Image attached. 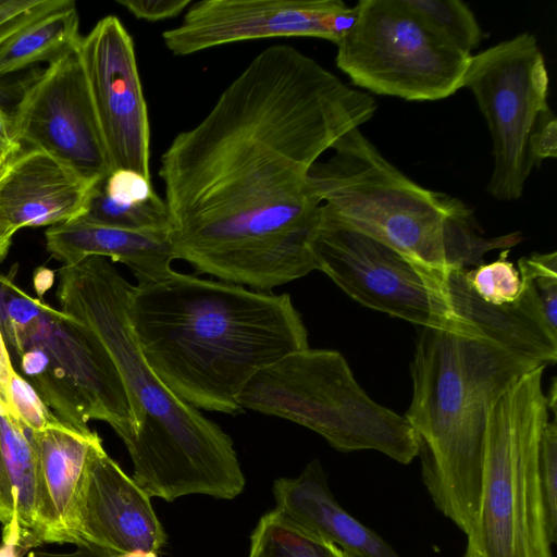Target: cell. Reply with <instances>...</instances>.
I'll use <instances>...</instances> for the list:
<instances>
[{
  "mask_svg": "<svg viewBox=\"0 0 557 557\" xmlns=\"http://www.w3.org/2000/svg\"><path fill=\"white\" fill-rule=\"evenodd\" d=\"M376 108L294 47L261 51L161 156L175 258L263 293L315 270L310 170Z\"/></svg>",
  "mask_w": 557,
  "mask_h": 557,
  "instance_id": "obj_1",
  "label": "cell"
},
{
  "mask_svg": "<svg viewBox=\"0 0 557 557\" xmlns=\"http://www.w3.org/2000/svg\"><path fill=\"white\" fill-rule=\"evenodd\" d=\"M128 321L145 361L187 405L235 414L251 376L309 347L289 294L249 289L173 270L133 285Z\"/></svg>",
  "mask_w": 557,
  "mask_h": 557,
  "instance_id": "obj_2",
  "label": "cell"
},
{
  "mask_svg": "<svg viewBox=\"0 0 557 557\" xmlns=\"http://www.w3.org/2000/svg\"><path fill=\"white\" fill-rule=\"evenodd\" d=\"M103 257L58 270L60 310L91 330L113 358L136 420L125 438L132 479L151 498L187 495L233 499L245 476L231 436L198 409L174 396L149 368L128 321L132 289Z\"/></svg>",
  "mask_w": 557,
  "mask_h": 557,
  "instance_id": "obj_3",
  "label": "cell"
},
{
  "mask_svg": "<svg viewBox=\"0 0 557 557\" xmlns=\"http://www.w3.org/2000/svg\"><path fill=\"white\" fill-rule=\"evenodd\" d=\"M541 364L490 338L419 332L404 417L416 432L422 480L435 507L465 534L478 511L491 412L512 384Z\"/></svg>",
  "mask_w": 557,
  "mask_h": 557,
  "instance_id": "obj_4",
  "label": "cell"
},
{
  "mask_svg": "<svg viewBox=\"0 0 557 557\" xmlns=\"http://www.w3.org/2000/svg\"><path fill=\"white\" fill-rule=\"evenodd\" d=\"M331 149L333 156L315 162L309 173L325 210L422 270L448 274L478 267L487 251L522 240L519 232L483 237L462 200L409 178L359 128Z\"/></svg>",
  "mask_w": 557,
  "mask_h": 557,
  "instance_id": "obj_5",
  "label": "cell"
},
{
  "mask_svg": "<svg viewBox=\"0 0 557 557\" xmlns=\"http://www.w3.org/2000/svg\"><path fill=\"white\" fill-rule=\"evenodd\" d=\"M0 330L18 374L67 429L92 436L88 423L99 420L122 441L135 432L128 393L102 342L1 273Z\"/></svg>",
  "mask_w": 557,
  "mask_h": 557,
  "instance_id": "obj_6",
  "label": "cell"
},
{
  "mask_svg": "<svg viewBox=\"0 0 557 557\" xmlns=\"http://www.w3.org/2000/svg\"><path fill=\"white\" fill-rule=\"evenodd\" d=\"M545 368L522 375L491 412L480 500L463 557H554L539 471L549 412L542 386Z\"/></svg>",
  "mask_w": 557,
  "mask_h": 557,
  "instance_id": "obj_7",
  "label": "cell"
},
{
  "mask_svg": "<svg viewBox=\"0 0 557 557\" xmlns=\"http://www.w3.org/2000/svg\"><path fill=\"white\" fill-rule=\"evenodd\" d=\"M237 401L306 426L339 451L376 450L404 465L418 457L408 420L371 399L336 350L285 355L256 372Z\"/></svg>",
  "mask_w": 557,
  "mask_h": 557,
  "instance_id": "obj_8",
  "label": "cell"
},
{
  "mask_svg": "<svg viewBox=\"0 0 557 557\" xmlns=\"http://www.w3.org/2000/svg\"><path fill=\"white\" fill-rule=\"evenodd\" d=\"M315 270L359 304L421 327L485 337L492 308L466 270H422L386 245L347 226L321 206L310 242Z\"/></svg>",
  "mask_w": 557,
  "mask_h": 557,
  "instance_id": "obj_9",
  "label": "cell"
},
{
  "mask_svg": "<svg viewBox=\"0 0 557 557\" xmlns=\"http://www.w3.org/2000/svg\"><path fill=\"white\" fill-rule=\"evenodd\" d=\"M357 7L335 58L354 85L409 101L441 100L462 88L472 54L455 47L404 0H360Z\"/></svg>",
  "mask_w": 557,
  "mask_h": 557,
  "instance_id": "obj_10",
  "label": "cell"
},
{
  "mask_svg": "<svg viewBox=\"0 0 557 557\" xmlns=\"http://www.w3.org/2000/svg\"><path fill=\"white\" fill-rule=\"evenodd\" d=\"M462 87L473 94L492 137L487 191L499 201L518 200L533 168L532 127L549 108V76L536 37L520 33L471 55Z\"/></svg>",
  "mask_w": 557,
  "mask_h": 557,
  "instance_id": "obj_11",
  "label": "cell"
},
{
  "mask_svg": "<svg viewBox=\"0 0 557 557\" xmlns=\"http://www.w3.org/2000/svg\"><path fill=\"white\" fill-rule=\"evenodd\" d=\"M11 116L22 146L50 154L88 184L112 173L78 44L25 86Z\"/></svg>",
  "mask_w": 557,
  "mask_h": 557,
  "instance_id": "obj_12",
  "label": "cell"
},
{
  "mask_svg": "<svg viewBox=\"0 0 557 557\" xmlns=\"http://www.w3.org/2000/svg\"><path fill=\"white\" fill-rule=\"evenodd\" d=\"M357 15V4L341 0H202L162 38L175 55L276 37H315L337 45Z\"/></svg>",
  "mask_w": 557,
  "mask_h": 557,
  "instance_id": "obj_13",
  "label": "cell"
},
{
  "mask_svg": "<svg viewBox=\"0 0 557 557\" xmlns=\"http://www.w3.org/2000/svg\"><path fill=\"white\" fill-rule=\"evenodd\" d=\"M78 52L113 170L151 178L149 119L131 35L107 15L81 37Z\"/></svg>",
  "mask_w": 557,
  "mask_h": 557,
  "instance_id": "obj_14",
  "label": "cell"
},
{
  "mask_svg": "<svg viewBox=\"0 0 557 557\" xmlns=\"http://www.w3.org/2000/svg\"><path fill=\"white\" fill-rule=\"evenodd\" d=\"M77 547L106 554L161 552L163 527L150 497L99 444L92 451L79 494Z\"/></svg>",
  "mask_w": 557,
  "mask_h": 557,
  "instance_id": "obj_15",
  "label": "cell"
},
{
  "mask_svg": "<svg viewBox=\"0 0 557 557\" xmlns=\"http://www.w3.org/2000/svg\"><path fill=\"white\" fill-rule=\"evenodd\" d=\"M94 186L50 154L22 149L0 176V223L17 232L75 220L86 213Z\"/></svg>",
  "mask_w": 557,
  "mask_h": 557,
  "instance_id": "obj_16",
  "label": "cell"
},
{
  "mask_svg": "<svg viewBox=\"0 0 557 557\" xmlns=\"http://www.w3.org/2000/svg\"><path fill=\"white\" fill-rule=\"evenodd\" d=\"M45 239L47 251L62 265L103 257L127 265L138 284L168 276L176 260L170 231H132L77 218L48 227Z\"/></svg>",
  "mask_w": 557,
  "mask_h": 557,
  "instance_id": "obj_17",
  "label": "cell"
},
{
  "mask_svg": "<svg viewBox=\"0 0 557 557\" xmlns=\"http://www.w3.org/2000/svg\"><path fill=\"white\" fill-rule=\"evenodd\" d=\"M32 436L37 454L45 544L77 547L79 494L91 454L102 440L97 432L84 436L69 429L32 431Z\"/></svg>",
  "mask_w": 557,
  "mask_h": 557,
  "instance_id": "obj_18",
  "label": "cell"
},
{
  "mask_svg": "<svg viewBox=\"0 0 557 557\" xmlns=\"http://www.w3.org/2000/svg\"><path fill=\"white\" fill-rule=\"evenodd\" d=\"M275 509L317 532L354 557H400L394 548L342 508L318 460L296 478L274 481Z\"/></svg>",
  "mask_w": 557,
  "mask_h": 557,
  "instance_id": "obj_19",
  "label": "cell"
},
{
  "mask_svg": "<svg viewBox=\"0 0 557 557\" xmlns=\"http://www.w3.org/2000/svg\"><path fill=\"white\" fill-rule=\"evenodd\" d=\"M0 523L2 543L20 554L45 544L32 430L0 407Z\"/></svg>",
  "mask_w": 557,
  "mask_h": 557,
  "instance_id": "obj_20",
  "label": "cell"
},
{
  "mask_svg": "<svg viewBox=\"0 0 557 557\" xmlns=\"http://www.w3.org/2000/svg\"><path fill=\"white\" fill-rule=\"evenodd\" d=\"M81 37L76 3L69 0L0 44V78L35 63L53 62Z\"/></svg>",
  "mask_w": 557,
  "mask_h": 557,
  "instance_id": "obj_21",
  "label": "cell"
},
{
  "mask_svg": "<svg viewBox=\"0 0 557 557\" xmlns=\"http://www.w3.org/2000/svg\"><path fill=\"white\" fill-rule=\"evenodd\" d=\"M248 557H354L275 508L264 513L250 536Z\"/></svg>",
  "mask_w": 557,
  "mask_h": 557,
  "instance_id": "obj_22",
  "label": "cell"
},
{
  "mask_svg": "<svg viewBox=\"0 0 557 557\" xmlns=\"http://www.w3.org/2000/svg\"><path fill=\"white\" fill-rule=\"evenodd\" d=\"M101 182L94 186L86 213L81 216L82 219L132 231L171 230L168 206L157 194L140 205H122L106 195Z\"/></svg>",
  "mask_w": 557,
  "mask_h": 557,
  "instance_id": "obj_23",
  "label": "cell"
},
{
  "mask_svg": "<svg viewBox=\"0 0 557 557\" xmlns=\"http://www.w3.org/2000/svg\"><path fill=\"white\" fill-rule=\"evenodd\" d=\"M426 24L467 54L476 49L484 33L471 11L460 0H404Z\"/></svg>",
  "mask_w": 557,
  "mask_h": 557,
  "instance_id": "obj_24",
  "label": "cell"
},
{
  "mask_svg": "<svg viewBox=\"0 0 557 557\" xmlns=\"http://www.w3.org/2000/svg\"><path fill=\"white\" fill-rule=\"evenodd\" d=\"M510 249H503L497 260L482 263L473 270H466V277L475 294L485 302L509 306L519 301L523 282L519 270L507 257Z\"/></svg>",
  "mask_w": 557,
  "mask_h": 557,
  "instance_id": "obj_25",
  "label": "cell"
},
{
  "mask_svg": "<svg viewBox=\"0 0 557 557\" xmlns=\"http://www.w3.org/2000/svg\"><path fill=\"white\" fill-rule=\"evenodd\" d=\"M547 421L539 444V471L545 507L548 536L552 544L557 540V421Z\"/></svg>",
  "mask_w": 557,
  "mask_h": 557,
  "instance_id": "obj_26",
  "label": "cell"
},
{
  "mask_svg": "<svg viewBox=\"0 0 557 557\" xmlns=\"http://www.w3.org/2000/svg\"><path fill=\"white\" fill-rule=\"evenodd\" d=\"M10 399L15 418L29 430L67 429L17 371L11 379Z\"/></svg>",
  "mask_w": 557,
  "mask_h": 557,
  "instance_id": "obj_27",
  "label": "cell"
},
{
  "mask_svg": "<svg viewBox=\"0 0 557 557\" xmlns=\"http://www.w3.org/2000/svg\"><path fill=\"white\" fill-rule=\"evenodd\" d=\"M518 265L533 278L547 323L557 332V253H533L522 257Z\"/></svg>",
  "mask_w": 557,
  "mask_h": 557,
  "instance_id": "obj_28",
  "label": "cell"
},
{
  "mask_svg": "<svg viewBox=\"0 0 557 557\" xmlns=\"http://www.w3.org/2000/svg\"><path fill=\"white\" fill-rule=\"evenodd\" d=\"M69 0H7L0 7V44Z\"/></svg>",
  "mask_w": 557,
  "mask_h": 557,
  "instance_id": "obj_29",
  "label": "cell"
},
{
  "mask_svg": "<svg viewBox=\"0 0 557 557\" xmlns=\"http://www.w3.org/2000/svg\"><path fill=\"white\" fill-rule=\"evenodd\" d=\"M101 186L111 200L129 206L144 203L157 194L151 178L127 169L113 170Z\"/></svg>",
  "mask_w": 557,
  "mask_h": 557,
  "instance_id": "obj_30",
  "label": "cell"
},
{
  "mask_svg": "<svg viewBox=\"0 0 557 557\" xmlns=\"http://www.w3.org/2000/svg\"><path fill=\"white\" fill-rule=\"evenodd\" d=\"M528 150L533 166L557 157V120L550 108L539 114L528 140Z\"/></svg>",
  "mask_w": 557,
  "mask_h": 557,
  "instance_id": "obj_31",
  "label": "cell"
},
{
  "mask_svg": "<svg viewBox=\"0 0 557 557\" xmlns=\"http://www.w3.org/2000/svg\"><path fill=\"white\" fill-rule=\"evenodd\" d=\"M189 0H117L136 18L148 22L169 20L180 15Z\"/></svg>",
  "mask_w": 557,
  "mask_h": 557,
  "instance_id": "obj_32",
  "label": "cell"
},
{
  "mask_svg": "<svg viewBox=\"0 0 557 557\" xmlns=\"http://www.w3.org/2000/svg\"><path fill=\"white\" fill-rule=\"evenodd\" d=\"M15 372L16 370L0 330V407L4 412L14 418L15 416L10 399V385L11 379Z\"/></svg>",
  "mask_w": 557,
  "mask_h": 557,
  "instance_id": "obj_33",
  "label": "cell"
},
{
  "mask_svg": "<svg viewBox=\"0 0 557 557\" xmlns=\"http://www.w3.org/2000/svg\"><path fill=\"white\" fill-rule=\"evenodd\" d=\"M23 149L18 141L11 113L0 104V154L14 156Z\"/></svg>",
  "mask_w": 557,
  "mask_h": 557,
  "instance_id": "obj_34",
  "label": "cell"
},
{
  "mask_svg": "<svg viewBox=\"0 0 557 557\" xmlns=\"http://www.w3.org/2000/svg\"><path fill=\"white\" fill-rule=\"evenodd\" d=\"M28 557H158V554L144 552H135L127 554H106L86 547H76L75 550L70 553L35 550L29 553Z\"/></svg>",
  "mask_w": 557,
  "mask_h": 557,
  "instance_id": "obj_35",
  "label": "cell"
},
{
  "mask_svg": "<svg viewBox=\"0 0 557 557\" xmlns=\"http://www.w3.org/2000/svg\"><path fill=\"white\" fill-rule=\"evenodd\" d=\"M15 233L0 223V263L7 258Z\"/></svg>",
  "mask_w": 557,
  "mask_h": 557,
  "instance_id": "obj_36",
  "label": "cell"
},
{
  "mask_svg": "<svg viewBox=\"0 0 557 557\" xmlns=\"http://www.w3.org/2000/svg\"><path fill=\"white\" fill-rule=\"evenodd\" d=\"M21 554L16 547L2 543L0 546V557H20Z\"/></svg>",
  "mask_w": 557,
  "mask_h": 557,
  "instance_id": "obj_37",
  "label": "cell"
},
{
  "mask_svg": "<svg viewBox=\"0 0 557 557\" xmlns=\"http://www.w3.org/2000/svg\"><path fill=\"white\" fill-rule=\"evenodd\" d=\"M13 156H7V154H0V176L7 165V163L9 162V160L12 158Z\"/></svg>",
  "mask_w": 557,
  "mask_h": 557,
  "instance_id": "obj_38",
  "label": "cell"
},
{
  "mask_svg": "<svg viewBox=\"0 0 557 557\" xmlns=\"http://www.w3.org/2000/svg\"><path fill=\"white\" fill-rule=\"evenodd\" d=\"M7 2V0H0V7L3 5Z\"/></svg>",
  "mask_w": 557,
  "mask_h": 557,
  "instance_id": "obj_39",
  "label": "cell"
}]
</instances>
